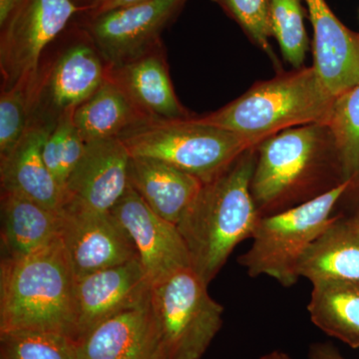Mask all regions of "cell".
I'll return each instance as SVG.
<instances>
[{"label":"cell","mask_w":359,"mask_h":359,"mask_svg":"<svg viewBox=\"0 0 359 359\" xmlns=\"http://www.w3.org/2000/svg\"><path fill=\"white\" fill-rule=\"evenodd\" d=\"M119 140L131 157L166 162L200 179L211 181L261 141L212 125L187 119H147L125 132Z\"/></svg>","instance_id":"5b68a950"},{"label":"cell","mask_w":359,"mask_h":359,"mask_svg":"<svg viewBox=\"0 0 359 359\" xmlns=\"http://www.w3.org/2000/svg\"><path fill=\"white\" fill-rule=\"evenodd\" d=\"M150 290L151 283L139 259L78 278V342L99 323L147 299Z\"/></svg>","instance_id":"5bb4252c"},{"label":"cell","mask_w":359,"mask_h":359,"mask_svg":"<svg viewBox=\"0 0 359 359\" xmlns=\"http://www.w3.org/2000/svg\"><path fill=\"white\" fill-rule=\"evenodd\" d=\"M0 359H81L79 342L55 332L0 334Z\"/></svg>","instance_id":"484cf974"},{"label":"cell","mask_w":359,"mask_h":359,"mask_svg":"<svg viewBox=\"0 0 359 359\" xmlns=\"http://www.w3.org/2000/svg\"><path fill=\"white\" fill-rule=\"evenodd\" d=\"M263 50L275 59L269 39V0H214Z\"/></svg>","instance_id":"f1b7e54d"},{"label":"cell","mask_w":359,"mask_h":359,"mask_svg":"<svg viewBox=\"0 0 359 359\" xmlns=\"http://www.w3.org/2000/svg\"><path fill=\"white\" fill-rule=\"evenodd\" d=\"M87 9L78 0H23L1 27V89L20 85L33 98L45 49Z\"/></svg>","instance_id":"ba28073f"},{"label":"cell","mask_w":359,"mask_h":359,"mask_svg":"<svg viewBox=\"0 0 359 359\" xmlns=\"http://www.w3.org/2000/svg\"><path fill=\"white\" fill-rule=\"evenodd\" d=\"M257 147L245 151L216 178L204 183L177 226L188 249L191 269L208 285L237 245L254 237L261 221L250 192Z\"/></svg>","instance_id":"6da1fadb"},{"label":"cell","mask_w":359,"mask_h":359,"mask_svg":"<svg viewBox=\"0 0 359 359\" xmlns=\"http://www.w3.org/2000/svg\"><path fill=\"white\" fill-rule=\"evenodd\" d=\"M311 285V323L330 337L359 348V282L327 280Z\"/></svg>","instance_id":"603a6c76"},{"label":"cell","mask_w":359,"mask_h":359,"mask_svg":"<svg viewBox=\"0 0 359 359\" xmlns=\"http://www.w3.org/2000/svg\"><path fill=\"white\" fill-rule=\"evenodd\" d=\"M56 122L32 116L20 143L0 159L1 192L18 194L59 211L62 190L45 164L42 148Z\"/></svg>","instance_id":"e0dca14e"},{"label":"cell","mask_w":359,"mask_h":359,"mask_svg":"<svg viewBox=\"0 0 359 359\" xmlns=\"http://www.w3.org/2000/svg\"><path fill=\"white\" fill-rule=\"evenodd\" d=\"M22 2L23 0H0V28L6 25Z\"/></svg>","instance_id":"1f68e13d"},{"label":"cell","mask_w":359,"mask_h":359,"mask_svg":"<svg viewBox=\"0 0 359 359\" xmlns=\"http://www.w3.org/2000/svg\"><path fill=\"white\" fill-rule=\"evenodd\" d=\"M75 110L66 111L59 116L42 148L45 164L61 190L79 164L87 148V144L75 125Z\"/></svg>","instance_id":"d4e9b609"},{"label":"cell","mask_w":359,"mask_h":359,"mask_svg":"<svg viewBox=\"0 0 359 359\" xmlns=\"http://www.w3.org/2000/svg\"><path fill=\"white\" fill-rule=\"evenodd\" d=\"M259 359H292L289 354L283 353V351H273V353L266 354Z\"/></svg>","instance_id":"836d02e7"},{"label":"cell","mask_w":359,"mask_h":359,"mask_svg":"<svg viewBox=\"0 0 359 359\" xmlns=\"http://www.w3.org/2000/svg\"><path fill=\"white\" fill-rule=\"evenodd\" d=\"M33 99L25 86L1 89L0 96V159L6 157L29 127Z\"/></svg>","instance_id":"83f0119b"},{"label":"cell","mask_w":359,"mask_h":359,"mask_svg":"<svg viewBox=\"0 0 359 359\" xmlns=\"http://www.w3.org/2000/svg\"><path fill=\"white\" fill-rule=\"evenodd\" d=\"M76 275L59 237L20 259L0 264V334L34 330L78 341Z\"/></svg>","instance_id":"3957f363"},{"label":"cell","mask_w":359,"mask_h":359,"mask_svg":"<svg viewBox=\"0 0 359 359\" xmlns=\"http://www.w3.org/2000/svg\"><path fill=\"white\" fill-rule=\"evenodd\" d=\"M299 276L311 283L327 280L359 282V222L348 216H335L304 252Z\"/></svg>","instance_id":"ffe728a7"},{"label":"cell","mask_w":359,"mask_h":359,"mask_svg":"<svg viewBox=\"0 0 359 359\" xmlns=\"http://www.w3.org/2000/svg\"><path fill=\"white\" fill-rule=\"evenodd\" d=\"M344 196H351L353 199V210L348 217L359 222V177L351 183Z\"/></svg>","instance_id":"d6a6232c"},{"label":"cell","mask_w":359,"mask_h":359,"mask_svg":"<svg viewBox=\"0 0 359 359\" xmlns=\"http://www.w3.org/2000/svg\"><path fill=\"white\" fill-rule=\"evenodd\" d=\"M79 347L81 359H166L150 294L137 306L99 323L81 339Z\"/></svg>","instance_id":"9a60e30c"},{"label":"cell","mask_w":359,"mask_h":359,"mask_svg":"<svg viewBox=\"0 0 359 359\" xmlns=\"http://www.w3.org/2000/svg\"><path fill=\"white\" fill-rule=\"evenodd\" d=\"M342 182L359 177V84L335 97L327 123Z\"/></svg>","instance_id":"cb8c5ba5"},{"label":"cell","mask_w":359,"mask_h":359,"mask_svg":"<svg viewBox=\"0 0 359 359\" xmlns=\"http://www.w3.org/2000/svg\"><path fill=\"white\" fill-rule=\"evenodd\" d=\"M107 76L151 119L191 118L175 93L163 43L125 65L108 67Z\"/></svg>","instance_id":"ac0fdd59"},{"label":"cell","mask_w":359,"mask_h":359,"mask_svg":"<svg viewBox=\"0 0 359 359\" xmlns=\"http://www.w3.org/2000/svg\"><path fill=\"white\" fill-rule=\"evenodd\" d=\"M129 184L156 214L176 226L204 185L193 175L146 157L130 158Z\"/></svg>","instance_id":"d6986e66"},{"label":"cell","mask_w":359,"mask_h":359,"mask_svg":"<svg viewBox=\"0 0 359 359\" xmlns=\"http://www.w3.org/2000/svg\"><path fill=\"white\" fill-rule=\"evenodd\" d=\"M60 210L48 209L34 201L1 192V243L6 257L29 256L60 237Z\"/></svg>","instance_id":"44dd1931"},{"label":"cell","mask_w":359,"mask_h":359,"mask_svg":"<svg viewBox=\"0 0 359 359\" xmlns=\"http://www.w3.org/2000/svg\"><path fill=\"white\" fill-rule=\"evenodd\" d=\"M269 25L283 57L295 69L302 68L309 44L302 0H269Z\"/></svg>","instance_id":"4316f807"},{"label":"cell","mask_w":359,"mask_h":359,"mask_svg":"<svg viewBox=\"0 0 359 359\" xmlns=\"http://www.w3.org/2000/svg\"><path fill=\"white\" fill-rule=\"evenodd\" d=\"M107 74V65L81 28L78 39L63 48L46 69H40L32 116L57 121L62 113L91 98Z\"/></svg>","instance_id":"30bf717a"},{"label":"cell","mask_w":359,"mask_h":359,"mask_svg":"<svg viewBox=\"0 0 359 359\" xmlns=\"http://www.w3.org/2000/svg\"><path fill=\"white\" fill-rule=\"evenodd\" d=\"M150 304L166 359H201L223 325L224 306L191 268L151 285Z\"/></svg>","instance_id":"52a82bcc"},{"label":"cell","mask_w":359,"mask_h":359,"mask_svg":"<svg viewBox=\"0 0 359 359\" xmlns=\"http://www.w3.org/2000/svg\"><path fill=\"white\" fill-rule=\"evenodd\" d=\"M342 183L327 125L283 130L257 145L250 192L262 217L308 202Z\"/></svg>","instance_id":"7a4b0ae2"},{"label":"cell","mask_w":359,"mask_h":359,"mask_svg":"<svg viewBox=\"0 0 359 359\" xmlns=\"http://www.w3.org/2000/svg\"><path fill=\"white\" fill-rule=\"evenodd\" d=\"M130 158L119 139L87 144L83 157L62 188L60 210L109 212L130 185Z\"/></svg>","instance_id":"7c38bea8"},{"label":"cell","mask_w":359,"mask_h":359,"mask_svg":"<svg viewBox=\"0 0 359 359\" xmlns=\"http://www.w3.org/2000/svg\"><path fill=\"white\" fill-rule=\"evenodd\" d=\"M188 0H146L85 16L82 28L108 67L140 57L162 43L161 34L173 22Z\"/></svg>","instance_id":"9c48e42d"},{"label":"cell","mask_w":359,"mask_h":359,"mask_svg":"<svg viewBox=\"0 0 359 359\" xmlns=\"http://www.w3.org/2000/svg\"><path fill=\"white\" fill-rule=\"evenodd\" d=\"M351 185L344 182L323 195L271 216L262 217L252 245L238 262L250 278L266 276L283 287L299 280L306 250L334 219V212Z\"/></svg>","instance_id":"8992f818"},{"label":"cell","mask_w":359,"mask_h":359,"mask_svg":"<svg viewBox=\"0 0 359 359\" xmlns=\"http://www.w3.org/2000/svg\"><path fill=\"white\" fill-rule=\"evenodd\" d=\"M313 29V68L334 97L359 84V33L346 27L325 0H306Z\"/></svg>","instance_id":"2e32d148"},{"label":"cell","mask_w":359,"mask_h":359,"mask_svg":"<svg viewBox=\"0 0 359 359\" xmlns=\"http://www.w3.org/2000/svg\"><path fill=\"white\" fill-rule=\"evenodd\" d=\"M308 359H346L337 347L328 342H316L309 346Z\"/></svg>","instance_id":"4dcf8cb0"},{"label":"cell","mask_w":359,"mask_h":359,"mask_svg":"<svg viewBox=\"0 0 359 359\" xmlns=\"http://www.w3.org/2000/svg\"><path fill=\"white\" fill-rule=\"evenodd\" d=\"M109 212L133 242L151 285L191 268L178 226L156 214L131 186Z\"/></svg>","instance_id":"8fae6325"},{"label":"cell","mask_w":359,"mask_h":359,"mask_svg":"<svg viewBox=\"0 0 359 359\" xmlns=\"http://www.w3.org/2000/svg\"><path fill=\"white\" fill-rule=\"evenodd\" d=\"M151 119L109 77L86 102L76 108L74 122L85 143L119 139L139 123Z\"/></svg>","instance_id":"7402d4cb"},{"label":"cell","mask_w":359,"mask_h":359,"mask_svg":"<svg viewBox=\"0 0 359 359\" xmlns=\"http://www.w3.org/2000/svg\"><path fill=\"white\" fill-rule=\"evenodd\" d=\"M78 1H79L80 4H82V0H78ZM94 1H95V0H86V6H89L90 4H92V2H94ZM83 6H84V4H83Z\"/></svg>","instance_id":"e575fe53"},{"label":"cell","mask_w":359,"mask_h":359,"mask_svg":"<svg viewBox=\"0 0 359 359\" xmlns=\"http://www.w3.org/2000/svg\"><path fill=\"white\" fill-rule=\"evenodd\" d=\"M146 0H95L88 6V11L84 13L85 16H95L98 14L107 13L113 9L140 4Z\"/></svg>","instance_id":"f546056e"},{"label":"cell","mask_w":359,"mask_h":359,"mask_svg":"<svg viewBox=\"0 0 359 359\" xmlns=\"http://www.w3.org/2000/svg\"><path fill=\"white\" fill-rule=\"evenodd\" d=\"M60 212V238L77 278L139 259L128 233L110 212Z\"/></svg>","instance_id":"4fadbf2b"},{"label":"cell","mask_w":359,"mask_h":359,"mask_svg":"<svg viewBox=\"0 0 359 359\" xmlns=\"http://www.w3.org/2000/svg\"><path fill=\"white\" fill-rule=\"evenodd\" d=\"M334 100L311 66L257 82L221 109L195 118L263 142L294 127L327 125Z\"/></svg>","instance_id":"277c9868"}]
</instances>
